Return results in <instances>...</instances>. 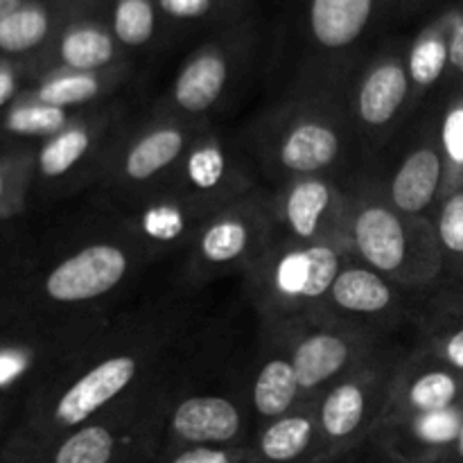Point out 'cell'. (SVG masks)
<instances>
[{
	"mask_svg": "<svg viewBox=\"0 0 463 463\" xmlns=\"http://www.w3.org/2000/svg\"><path fill=\"white\" fill-rule=\"evenodd\" d=\"M224 154L217 145H202L188 158V176L193 185L202 190H211L220 184L224 175Z\"/></svg>",
	"mask_w": 463,
	"mask_h": 463,
	"instance_id": "obj_32",
	"label": "cell"
},
{
	"mask_svg": "<svg viewBox=\"0 0 463 463\" xmlns=\"http://www.w3.org/2000/svg\"><path fill=\"white\" fill-rule=\"evenodd\" d=\"M371 12L373 0H312V34L324 48H346L364 32Z\"/></svg>",
	"mask_w": 463,
	"mask_h": 463,
	"instance_id": "obj_14",
	"label": "cell"
},
{
	"mask_svg": "<svg viewBox=\"0 0 463 463\" xmlns=\"http://www.w3.org/2000/svg\"><path fill=\"white\" fill-rule=\"evenodd\" d=\"M335 307L351 315H380L396 301L392 285L369 267H344L330 288Z\"/></svg>",
	"mask_w": 463,
	"mask_h": 463,
	"instance_id": "obj_15",
	"label": "cell"
},
{
	"mask_svg": "<svg viewBox=\"0 0 463 463\" xmlns=\"http://www.w3.org/2000/svg\"><path fill=\"white\" fill-rule=\"evenodd\" d=\"M448 30H450V16L443 21L441 27L425 32L414 43L410 52L407 72L416 86L428 89L437 84L439 77L450 66V52H448Z\"/></svg>",
	"mask_w": 463,
	"mask_h": 463,
	"instance_id": "obj_23",
	"label": "cell"
},
{
	"mask_svg": "<svg viewBox=\"0 0 463 463\" xmlns=\"http://www.w3.org/2000/svg\"><path fill=\"white\" fill-rule=\"evenodd\" d=\"M298 393H301V387H298L292 360L271 357L269 362H265L253 384V407L262 419H280L289 414Z\"/></svg>",
	"mask_w": 463,
	"mask_h": 463,
	"instance_id": "obj_19",
	"label": "cell"
},
{
	"mask_svg": "<svg viewBox=\"0 0 463 463\" xmlns=\"http://www.w3.org/2000/svg\"><path fill=\"white\" fill-rule=\"evenodd\" d=\"M437 463H463V425L459 430V437H457V441L452 443L450 450L443 455V459L437 461Z\"/></svg>",
	"mask_w": 463,
	"mask_h": 463,
	"instance_id": "obj_39",
	"label": "cell"
},
{
	"mask_svg": "<svg viewBox=\"0 0 463 463\" xmlns=\"http://www.w3.org/2000/svg\"><path fill=\"white\" fill-rule=\"evenodd\" d=\"M161 9L175 18H199L211 9L213 0H158Z\"/></svg>",
	"mask_w": 463,
	"mask_h": 463,
	"instance_id": "obj_35",
	"label": "cell"
},
{
	"mask_svg": "<svg viewBox=\"0 0 463 463\" xmlns=\"http://www.w3.org/2000/svg\"><path fill=\"white\" fill-rule=\"evenodd\" d=\"M339 134L326 122L303 120L285 134L280 163L297 175H315L337 158Z\"/></svg>",
	"mask_w": 463,
	"mask_h": 463,
	"instance_id": "obj_13",
	"label": "cell"
},
{
	"mask_svg": "<svg viewBox=\"0 0 463 463\" xmlns=\"http://www.w3.org/2000/svg\"><path fill=\"white\" fill-rule=\"evenodd\" d=\"M170 430L179 448L238 446L242 414L229 398L194 396L175 407Z\"/></svg>",
	"mask_w": 463,
	"mask_h": 463,
	"instance_id": "obj_8",
	"label": "cell"
},
{
	"mask_svg": "<svg viewBox=\"0 0 463 463\" xmlns=\"http://www.w3.org/2000/svg\"><path fill=\"white\" fill-rule=\"evenodd\" d=\"M25 369L21 357L16 355H0V387L7 383H12L21 371Z\"/></svg>",
	"mask_w": 463,
	"mask_h": 463,
	"instance_id": "obj_37",
	"label": "cell"
},
{
	"mask_svg": "<svg viewBox=\"0 0 463 463\" xmlns=\"http://www.w3.org/2000/svg\"><path fill=\"white\" fill-rule=\"evenodd\" d=\"M185 145L184 131L176 127H158L136 140L125 156V175L131 181H147L179 158Z\"/></svg>",
	"mask_w": 463,
	"mask_h": 463,
	"instance_id": "obj_20",
	"label": "cell"
},
{
	"mask_svg": "<svg viewBox=\"0 0 463 463\" xmlns=\"http://www.w3.org/2000/svg\"><path fill=\"white\" fill-rule=\"evenodd\" d=\"M428 353L463 373V294L443 303L430 333Z\"/></svg>",
	"mask_w": 463,
	"mask_h": 463,
	"instance_id": "obj_22",
	"label": "cell"
},
{
	"mask_svg": "<svg viewBox=\"0 0 463 463\" xmlns=\"http://www.w3.org/2000/svg\"><path fill=\"white\" fill-rule=\"evenodd\" d=\"M184 220L185 215L175 206H158L152 211L145 213L143 217V229L147 231V235L156 240H167L176 238L184 231Z\"/></svg>",
	"mask_w": 463,
	"mask_h": 463,
	"instance_id": "obj_34",
	"label": "cell"
},
{
	"mask_svg": "<svg viewBox=\"0 0 463 463\" xmlns=\"http://www.w3.org/2000/svg\"><path fill=\"white\" fill-rule=\"evenodd\" d=\"M251 247V226L240 215H220L199 235V256L208 265H229Z\"/></svg>",
	"mask_w": 463,
	"mask_h": 463,
	"instance_id": "obj_21",
	"label": "cell"
},
{
	"mask_svg": "<svg viewBox=\"0 0 463 463\" xmlns=\"http://www.w3.org/2000/svg\"><path fill=\"white\" fill-rule=\"evenodd\" d=\"M342 269V258L333 244L312 242L276 258L267 274V285L288 306H306L330 294Z\"/></svg>",
	"mask_w": 463,
	"mask_h": 463,
	"instance_id": "obj_5",
	"label": "cell"
},
{
	"mask_svg": "<svg viewBox=\"0 0 463 463\" xmlns=\"http://www.w3.org/2000/svg\"><path fill=\"white\" fill-rule=\"evenodd\" d=\"M165 463H256L244 446H193L179 448Z\"/></svg>",
	"mask_w": 463,
	"mask_h": 463,
	"instance_id": "obj_33",
	"label": "cell"
},
{
	"mask_svg": "<svg viewBox=\"0 0 463 463\" xmlns=\"http://www.w3.org/2000/svg\"><path fill=\"white\" fill-rule=\"evenodd\" d=\"M48 14L41 7L27 5V7L14 9L5 18H0V50L5 52H25L36 48L48 34Z\"/></svg>",
	"mask_w": 463,
	"mask_h": 463,
	"instance_id": "obj_25",
	"label": "cell"
},
{
	"mask_svg": "<svg viewBox=\"0 0 463 463\" xmlns=\"http://www.w3.org/2000/svg\"><path fill=\"white\" fill-rule=\"evenodd\" d=\"M138 371L140 360L136 355H111L90 366L59 396L52 410L54 428L72 432L90 423L104 407L129 389Z\"/></svg>",
	"mask_w": 463,
	"mask_h": 463,
	"instance_id": "obj_4",
	"label": "cell"
},
{
	"mask_svg": "<svg viewBox=\"0 0 463 463\" xmlns=\"http://www.w3.org/2000/svg\"><path fill=\"white\" fill-rule=\"evenodd\" d=\"M14 90H16V81H14L12 72L0 71V107L12 98Z\"/></svg>",
	"mask_w": 463,
	"mask_h": 463,
	"instance_id": "obj_38",
	"label": "cell"
},
{
	"mask_svg": "<svg viewBox=\"0 0 463 463\" xmlns=\"http://www.w3.org/2000/svg\"><path fill=\"white\" fill-rule=\"evenodd\" d=\"M463 402L432 414L380 420L383 448L401 463H437L459 437Z\"/></svg>",
	"mask_w": 463,
	"mask_h": 463,
	"instance_id": "obj_7",
	"label": "cell"
},
{
	"mask_svg": "<svg viewBox=\"0 0 463 463\" xmlns=\"http://www.w3.org/2000/svg\"><path fill=\"white\" fill-rule=\"evenodd\" d=\"M99 93V81L90 72H71L50 80L39 89V102L48 107H72L93 99Z\"/></svg>",
	"mask_w": 463,
	"mask_h": 463,
	"instance_id": "obj_30",
	"label": "cell"
},
{
	"mask_svg": "<svg viewBox=\"0 0 463 463\" xmlns=\"http://www.w3.org/2000/svg\"><path fill=\"white\" fill-rule=\"evenodd\" d=\"M156 16L149 0H118L113 32L127 45H143L152 39Z\"/></svg>",
	"mask_w": 463,
	"mask_h": 463,
	"instance_id": "obj_28",
	"label": "cell"
},
{
	"mask_svg": "<svg viewBox=\"0 0 463 463\" xmlns=\"http://www.w3.org/2000/svg\"><path fill=\"white\" fill-rule=\"evenodd\" d=\"M446 161L441 149L420 147L411 152L398 167L392 181V203L407 217H419L443 193Z\"/></svg>",
	"mask_w": 463,
	"mask_h": 463,
	"instance_id": "obj_9",
	"label": "cell"
},
{
	"mask_svg": "<svg viewBox=\"0 0 463 463\" xmlns=\"http://www.w3.org/2000/svg\"><path fill=\"white\" fill-rule=\"evenodd\" d=\"M443 197L446 199L439 208L434 235L441 249V258H448L463 279V185Z\"/></svg>",
	"mask_w": 463,
	"mask_h": 463,
	"instance_id": "obj_27",
	"label": "cell"
},
{
	"mask_svg": "<svg viewBox=\"0 0 463 463\" xmlns=\"http://www.w3.org/2000/svg\"><path fill=\"white\" fill-rule=\"evenodd\" d=\"M317 446H319L317 416L297 411V414H285L271 420L262 430L251 455L256 463H298L310 457Z\"/></svg>",
	"mask_w": 463,
	"mask_h": 463,
	"instance_id": "obj_11",
	"label": "cell"
},
{
	"mask_svg": "<svg viewBox=\"0 0 463 463\" xmlns=\"http://www.w3.org/2000/svg\"><path fill=\"white\" fill-rule=\"evenodd\" d=\"M229 80V66L217 52L194 57L175 81V102L190 113L211 109L220 99Z\"/></svg>",
	"mask_w": 463,
	"mask_h": 463,
	"instance_id": "obj_17",
	"label": "cell"
},
{
	"mask_svg": "<svg viewBox=\"0 0 463 463\" xmlns=\"http://www.w3.org/2000/svg\"><path fill=\"white\" fill-rule=\"evenodd\" d=\"M448 52H450L452 71L463 77V12L450 16V30H448Z\"/></svg>",
	"mask_w": 463,
	"mask_h": 463,
	"instance_id": "obj_36",
	"label": "cell"
},
{
	"mask_svg": "<svg viewBox=\"0 0 463 463\" xmlns=\"http://www.w3.org/2000/svg\"><path fill=\"white\" fill-rule=\"evenodd\" d=\"M289 360L297 371L301 392H315L348 369L353 360V342L344 335L319 330L298 339Z\"/></svg>",
	"mask_w": 463,
	"mask_h": 463,
	"instance_id": "obj_10",
	"label": "cell"
},
{
	"mask_svg": "<svg viewBox=\"0 0 463 463\" xmlns=\"http://www.w3.org/2000/svg\"><path fill=\"white\" fill-rule=\"evenodd\" d=\"M335 193L326 181L301 179L289 188L285 197V222L297 238L317 240L321 235L328 213L333 208Z\"/></svg>",
	"mask_w": 463,
	"mask_h": 463,
	"instance_id": "obj_18",
	"label": "cell"
},
{
	"mask_svg": "<svg viewBox=\"0 0 463 463\" xmlns=\"http://www.w3.org/2000/svg\"><path fill=\"white\" fill-rule=\"evenodd\" d=\"M3 193H5V179L3 175H0V199H3Z\"/></svg>",
	"mask_w": 463,
	"mask_h": 463,
	"instance_id": "obj_41",
	"label": "cell"
},
{
	"mask_svg": "<svg viewBox=\"0 0 463 463\" xmlns=\"http://www.w3.org/2000/svg\"><path fill=\"white\" fill-rule=\"evenodd\" d=\"M61 59L77 72H90L104 68L113 59V41L98 27H75L66 32L61 41Z\"/></svg>",
	"mask_w": 463,
	"mask_h": 463,
	"instance_id": "obj_24",
	"label": "cell"
},
{
	"mask_svg": "<svg viewBox=\"0 0 463 463\" xmlns=\"http://www.w3.org/2000/svg\"><path fill=\"white\" fill-rule=\"evenodd\" d=\"M410 93V72L402 63H378L364 77L357 95V116L369 127H383L401 111Z\"/></svg>",
	"mask_w": 463,
	"mask_h": 463,
	"instance_id": "obj_12",
	"label": "cell"
},
{
	"mask_svg": "<svg viewBox=\"0 0 463 463\" xmlns=\"http://www.w3.org/2000/svg\"><path fill=\"white\" fill-rule=\"evenodd\" d=\"M383 373L378 371H362L351 378L342 380L326 393L324 402L317 411L319 425V446L312 463L335 459L355 446L373 425H378L387 402V393L380 396Z\"/></svg>",
	"mask_w": 463,
	"mask_h": 463,
	"instance_id": "obj_1",
	"label": "cell"
},
{
	"mask_svg": "<svg viewBox=\"0 0 463 463\" xmlns=\"http://www.w3.org/2000/svg\"><path fill=\"white\" fill-rule=\"evenodd\" d=\"M18 7H21V0H0V18H5Z\"/></svg>",
	"mask_w": 463,
	"mask_h": 463,
	"instance_id": "obj_40",
	"label": "cell"
},
{
	"mask_svg": "<svg viewBox=\"0 0 463 463\" xmlns=\"http://www.w3.org/2000/svg\"><path fill=\"white\" fill-rule=\"evenodd\" d=\"M129 271V256L116 244L98 242L80 249L52 267L45 294L57 303H86L120 285Z\"/></svg>",
	"mask_w": 463,
	"mask_h": 463,
	"instance_id": "obj_3",
	"label": "cell"
},
{
	"mask_svg": "<svg viewBox=\"0 0 463 463\" xmlns=\"http://www.w3.org/2000/svg\"><path fill=\"white\" fill-rule=\"evenodd\" d=\"M90 143H93V136H90V131L86 129V127H71V129H63L61 134L54 136V138L41 149V175L50 176V179H57V176L66 175L71 167H75L77 163L84 158Z\"/></svg>",
	"mask_w": 463,
	"mask_h": 463,
	"instance_id": "obj_26",
	"label": "cell"
},
{
	"mask_svg": "<svg viewBox=\"0 0 463 463\" xmlns=\"http://www.w3.org/2000/svg\"><path fill=\"white\" fill-rule=\"evenodd\" d=\"M441 154L446 161V185L443 194L463 185V95L448 109L441 129Z\"/></svg>",
	"mask_w": 463,
	"mask_h": 463,
	"instance_id": "obj_29",
	"label": "cell"
},
{
	"mask_svg": "<svg viewBox=\"0 0 463 463\" xmlns=\"http://www.w3.org/2000/svg\"><path fill=\"white\" fill-rule=\"evenodd\" d=\"M351 233L357 253L371 269L380 274H398L402 267L410 265L411 253L434 265H441L443 260L434 229H428L423 235L411 240L407 222H402L392 208L380 203H371L355 213Z\"/></svg>",
	"mask_w": 463,
	"mask_h": 463,
	"instance_id": "obj_2",
	"label": "cell"
},
{
	"mask_svg": "<svg viewBox=\"0 0 463 463\" xmlns=\"http://www.w3.org/2000/svg\"><path fill=\"white\" fill-rule=\"evenodd\" d=\"M459 402H463V373L425 353L423 362L410 366L402 378L393 380V392H389L380 420L432 414Z\"/></svg>",
	"mask_w": 463,
	"mask_h": 463,
	"instance_id": "obj_6",
	"label": "cell"
},
{
	"mask_svg": "<svg viewBox=\"0 0 463 463\" xmlns=\"http://www.w3.org/2000/svg\"><path fill=\"white\" fill-rule=\"evenodd\" d=\"M125 439L109 423H86L63 434L45 463H120Z\"/></svg>",
	"mask_w": 463,
	"mask_h": 463,
	"instance_id": "obj_16",
	"label": "cell"
},
{
	"mask_svg": "<svg viewBox=\"0 0 463 463\" xmlns=\"http://www.w3.org/2000/svg\"><path fill=\"white\" fill-rule=\"evenodd\" d=\"M68 113L59 107L48 104H27L9 113L7 129L23 136H50L61 134L66 129Z\"/></svg>",
	"mask_w": 463,
	"mask_h": 463,
	"instance_id": "obj_31",
	"label": "cell"
}]
</instances>
